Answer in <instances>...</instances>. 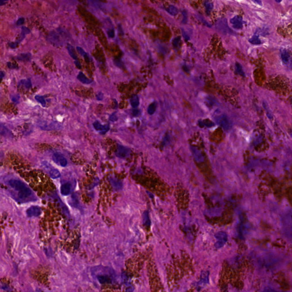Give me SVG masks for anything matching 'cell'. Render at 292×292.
Instances as JSON below:
<instances>
[{"label":"cell","mask_w":292,"mask_h":292,"mask_svg":"<svg viewBox=\"0 0 292 292\" xmlns=\"http://www.w3.org/2000/svg\"><path fill=\"white\" fill-rule=\"evenodd\" d=\"M35 99L36 100V101L38 102H39L40 104H41V105L43 107H45L46 106V101L45 99H44V98L42 96H39V95H36L35 96Z\"/></svg>","instance_id":"27"},{"label":"cell","mask_w":292,"mask_h":292,"mask_svg":"<svg viewBox=\"0 0 292 292\" xmlns=\"http://www.w3.org/2000/svg\"><path fill=\"white\" fill-rule=\"evenodd\" d=\"M216 238L218 240V241L216 242L215 246L217 248H220L222 247L224 245L225 242L227 241V236H226L225 234L220 232L216 235Z\"/></svg>","instance_id":"10"},{"label":"cell","mask_w":292,"mask_h":292,"mask_svg":"<svg viewBox=\"0 0 292 292\" xmlns=\"http://www.w3.org/2000/svg\"><path fill=\"white\" fill-rule=\"evenodd\" d=\"M7 65H8V67H9V68H10V69H17L18 68V66L17 65H13V64H12L10 62H8V64H7Z\"/></svg>","instance_id":"38"},{"label":"cell","mask_w":292,"mask_h":292,"mask_svg":"<svg viewBox=\"0 0 292 292\" xmlns=\"http://www.w3.org/2000/svg\"><path fill=\"white\" fill-rule=\"evenodd\" d=\"M262 292H277L276 291H275L273 289H271V288H267V289H264L263 291Z\"/></svg>","instance_id":"40"},{"label":"cell","mask_w":292,"mask_h":292,"mask_svg":"<svg viewBox=\"0 0 292 292\" xmlns=\"http://www.w3.org/2000/svg\"><path fill=\"white\" fill-rule=\"evenodd\" d=\"M30 33V30L29 28H26V27H22V29H21V34H20V36L19 37L18 39L16 41V43L17 44H19L25 37V36L29 33Z\"/></svg>","instance_id":"15"},{"label":"cell","mask_w":292,"mask_h":292,"mask_svg":"<svg viewBox=\"0 0 292 292\" xmlns=\"http://www.w3.org/2000/svg\"><path fill=\"white\" fill-rule=\"evenodd\" d=\"M19 98H20V96L19 95H14L11 96L12 101L14 103H18Z\"/></svg>","instance_id":"31"},{"label":"cell","mask_w":292,"mask_h":292,"mask_svg":"<svg viewBox=\"0 0 292 292\" xmlns=\"http://www.w3.org/2000/svg\"><path fill=\"white\" fill-rule=\"evenodd\" d=\"M280 53L282 60L284 62V63L285 64L289 63L291 61V56L289 54L288 52L286 49L282 48L280 50Z\"/></svg>","instance_id":"12"},{"label":"cell","mask_w":292,"mask_h":292,"mask_svg":"<svg viewBox=\"0 0 292 292\" xmlns=\"http://www.w3.org/2000/svg\"><path fill=\"white\" fill-rule=\"evenodd\" d=\"M110 120L112 122H115L118 120V117L116 115V112H114L110 116Z\"/></svg>","instance_id":"32"},{"label":"cell","mask_w":292,"mask_h":292,"mask_svg":"<svg viewBox=\"0 0 292 292\" xmlns=\"http://www.w3.org/2000/svg\"><path fill=\"white\" fill-rule=\"evenodd\" d=\"M74 63L75 65V66L78 67V69H81L82 66H81V65L80 63V62L78 61V60H76V61H75L74 62Z\"/></svg>","instance_id":"39"},{"label":"cell","mask_w":292,"mask_h":292,"mask_svg":"<svg viewBox=\"0 0 292 292\" xmlns=\"http://www.w3.org/2000/svg\"><path fill=\"white\" fill-rule=\"evenodd\" d=\"M249 42L251 43H252L253 45H260L261 43V41L260 40V39L259 38L258 36L257 35H256V34H255L253 36H252L251 39H249Z\"/></svg>","instance_id":"23"},{"label":"cell","mask_w":292,"mask_h":292,"mask_svg":"<svg viewBox=\"0 0 292 292\" xmlns=\"http://www.w3.org/2000/svg\"><path fill=\"white\" fill-rule=\"evenodd\" d=\"M42 167H43L45 170L47 172V173L49 174V175L52 179H56L59 178L61 176V174H60L59 171L57 169L54 168L52 165H50L48 162L44 161L42 162Z\"/></svg>","instance_id":"3"},{"label":"cell","mask_w":292,"mask_h":292,"mask_svg":"<svg viewBox=\"0 0 292 292\" xmlns=\"http://www.w3.org/2000/svg\"><path fill=\"white\" fill-rule=\"evenodd\" d=\"M183 23H186L187 21V14L185 10L183 11Z\"/></svg>","instance_id":"34"},{"label":"cell","mask_w":292,"mask_h":292,"mask_svg":"<svg viewBox=\"0 0 292 292\" xmlns=\"http://www.w3.org/2000/svg\"><path fill=\"white\" fill-rule=\"evenodd\" d=\"M58 33L55 32H51L48 36V40L56 46H60L63 44L61 37L63 38L65 36V32L62 29H58Z\"/></svg>","instance_id":"2"},{"label":"cell","mask_w":292,"mask_h":292,"mask_svg":"<svg viewBox=\"0 0 292 292\" xmlns=\"http://www.w3.org/2000/svg\"><path fill=\"white\" fill-rule=\"evenodd\" d=\"M72 189V184L67 182L63 184L61 187V193L63 196H67L70 194Z\"/></svg>","instance_id":"11"},{"label":"cell","mask_w":292,"mask_h":292,"mask_svg":"<svg viewBox=\"0 0 292 292\" xmlns=\"http://www.w3.org/2000/svg\"><path fill=\"white\" fill-rule=\"evenodd\" d=\"M38 126L44 130H52L59 129L61 126L58 123L56 122H50L48 123L46 122L41 121L38 123Z\"/></svg>","instance_id":"6"},{"label":"cell","mask_w":292,"mask_h":292,"mask_svg":"<svg viewBox=\"0 0 292 292\" xmlns=\"http://www.w3.org/2000/svg\"><path fill=\"white\" fill-rule=\"evenodd\" d=\"M216 121L222 127L227 128L229 126L228 119L227 117L225 115H222L220 117H218Z\"/></svg>","instance_id":"14"},{"label":"cell","mask_w":292,"mask_h":292,"mask_svg":"<svg viewBox=\"0 0 292 292\" xmlns=\"http://www.w3.org/2000/svg\"><path fill=\"white\" fill-rule=\"evenodd\" d=\"M166 10L172 16H176L178 13V9L174 5H170Z\"/></svg>","instance_id":"22"},{"label":"cell","mask_w":292,"mask_h":292,"mask_svg":"<svg viewBox=\"0 0 292 292\" xmlns=\"http://www.w3.org/2000/svg\"><path fill=\"white\" fill-rule=\"evenodd\" d=\"M103 94L102 92H100L96 95V99L98 101H102L103 99Z\"/></svg>","instance_id":"36"},{"label":"cell","mask_w":292,"mask_h":292,"mask_svg":"<svg viewBox=\"0 0 292 292\" xmlns=\"http://www.w3.org/2000/svg\"><path fill=\"white\" fill-rule=\"evenodd\" d=\"M156 103L155 102L152 103L148 107V113L150 115H152L154 114V112L156 111Z\"/></svg>","instance_id":"24"},{"label":"cell","mask_w":292,"mask_h":292,"mask_svg":"<svg viewBox=\"0 0 292 292\" xmlns=\"http://www.w3.org/2000/svg\"><path fill=\"white\" fill-rule=\"evenodd\" d=\"M113 62H114V65L116 66H117V67H118L119 68H121V69L124 68L123 63L122 62V61H121V59H119V58H115V59H114Z\"/></svg>","instance_id":"26"},{"label":"cell","mask_w":292,"mask_h":292,"mask_svg":"<svg viewBox=\"0 0 292 292\" xmlns=\"http://www.w3.org/2000/svg\"><path fill=\"white\" fill-rule=\"evenodd\" d=\"M132 114L134 116H137L139 114V111L138 110H134L132 111Z\"/></svg>","instance_id":"42"},{"label":"cell","mask_w":292,"mask_h":292,"mask_svg":"<svg viewBox=\"0 0 292 292\" xmlns=\"http://www.w3.org/2000/svg\"><path fill=\"white\" fill-rule=\"evenodd\" d=\"M180 41V36L176 37L174 39V40L172 41V45H173V46L175 48H177L179 46V43Z\"/></svg>","instance_id":"30"},{"label":"cell","mask_w":292,"mask_h":292,"mask_svg":"<svg viewBox=\"0 0 292 292\" xmlns=\"http://www.w3.org/2000/svg\"><path fill=\"white\" fill-rule=\"evenodd\" d=\"M4 75H5V74H4V73H3V72H1V77H0V78H1V81L2 80V78H3Z\"/></svg>","instance_id":"43"},{"label":"cell","mask_w":292,"mask_h":292,"mask_svg":"<svg viewBox=\"0 0 292 292\" xmlns=\"http://www.w3.org/2000/svg\"><path fill=\"white\" fill-rule=\"evenodd\" d=\"M93 126L96 130L100 131L102 134L106 133L110 129L109 125H102L98 121H95L93 123Z\"/></svg>","instance_id":"9"},{"label":"cell","mask_w":292,"mask_h":292,"mask_svg":"<svg viewBox=\"0 0 292 292\" xmlns=\"http://www.w3.org/2000/svg\"><path fill=\"white\" fill-rule=\"evenodd\" d=\"M129 153V150L127 148H126L122 146H118V150L116 152V155L119 157L124 158L128 155Z\"/></svg>","instance_id":"13"},{"label":"cell","mask_w":292,"mask_h":292,"mask_svg":"<svg viewBox=\"0 0 292 292\" xmlns=\"http://www.w3.org/2000/svg\"><path fill=\"white\" fill-rule=\"evenodd\" d=\"M236 72L238 73V74H239L240 75H241L242 76H245V73H244L243 70H242V66H241V65L239 63H236Z\"/></svg>","instance_id":"29"},{"label":"cell","mask_w":292,"mask_h":292,"mask_svg":"<svg viewBox=\"0 0 292 292\" xmlns=\"http://www.w3.org/2000/svg\"><path fill=\"white\" fill-rule=\"evenodd\" d=\"M182 31H183V36H184V38H185V39H186L187 41L189 40V36L187 35V34H186V33H185V32H184V31L183 30H182Z\"/></svg>","instance_id":"41"},{"label":"cell","mask_w":292,"mask_h":292,"mask_svg":"<svg viewBox=\"0 0 292 292\" xmlns=\"http://www.w3.org/2000/svg\"><path fill=\"white\" fill-rule=\"evenodd\" d=\"M230 22L232 26L236 29H241L243 26L244 22L242 18L240 16H235L234 17L231 18Z\"/></svg>","instance_id":"8"},{"label":"cell","mask_w":292,"mask_h":292,"mask_svg":"<svg viewBox=\"0 0 292 292\" xmlns=\"http://www.w3.org/2000/svg\"><path fill=\"white\" fill-rule=\"evenodd\" d=\"M19 85H23L26 89H30L32 86V84L31 82L30 79H22L19 81Z\"/></svg>","instance_id":"19"},{"label":"cell","mask_w":292,"mask_h":292,"mask_svg":"<svg viewBox=\"0 0 292 292\" xmlns=\"http://www.w3.org/2000/svg\"><path fill=\"white\" fill-rule=\"evenodd\" d=\"M107 35H108V36L110 38H114L115 36V30L113 29L109 30L107 31Z\"/></svg>","instance_id":"33"},{"label":"cell","mask_w":292,"mask_h":292,"mask_svg":"<svg viewBox=\"0 0 292 292\" xmlns=\"http://www.w3.org/2000/svg\"><path fill=\"white\" fill-rule=\"evenodd\" d=\"M255 2H256V3H258L259 5H262V3H261V1H256Z\"/></svg>","instance_id":"44"},{"label":"cell","mask_w":292,"mask_h":292,"mask_svg":"<svg viewBox=\"0 0 292 292\" xmlns=\"http://www.w3.org/2000/svg\"><path fill=\"white\" fill-rule=\"evenodd\" d=\"M52 159L53 161L58 165L61 167H66L67 164V159L64 157V156L59 152H55L53 155Z\"/></svg>","instance_id":"5"},{"label":"cell","mask_w":292,"mask_h":292,"mask_svg":"<svg viewBox=\"0 0 292 292\" xmlns=\"http://www.w3.org/2000/svg\"><path fill=\"white\" fill-rule=\"evenodd\" d=\"M24 21H25L24 18H19L18 20L17 21V22H16V24L17 25H22V24L23 23Z\"/></svg>","instance_id":"37"},{"label":"cell","mask_w":292,"mask_h":292,"mask_svg":"<svg viewBox=\"0 0 292 292\" xmlns=\"http://www.w3.org/2000/svg\"><path fill=\"white\" fill-rule=\"evenodd\" d=\"M9 46L10 48H11L12 49H16L18 46V44L16 42H9Z\"/></svg>","instance_id":"35"},{"label":"cell","mask_w":292,"mask_h":292,"mask_svg":"<svg viewBox=\"0 0 292 292\" xmlns=\"http://www.w3.org/2000/svg\"><path fill=\"white\" fill-rule=\"evenodd\" d=\"M216 28L222 33H231L233 32L229 28L227 20L224 18H221V19H218V21L216 22Z\"/></svg>","instance_id":"4"},{"label":"cell","mask_w":292,"mask_h":292,"mask_svg":"<svg viewBox=\"0 0 292 292\" xmlns=\"http://www.w3.org/2000/svg\"><path fill=\"white\" fill-rule=\"evenodd\" d=\"M204 5H205V7L206 9L207 13L208 14H209L211 10L213 9V3L210 2H208V1H205L204 2Z\"/></svg>","instance_id":"25"},{"label":"cell","mask_w":292,"mask_h":292,"mask_svg":"<svg viewBox=\"0 0 292 292\" xmlns=\"http://www.w3.org/2000/svg\"><path fill=\"white\" fill-rule=\"evenodd\" d=\"M16 59L20 61H29L32 59V55L30 53H22L17 55Z\"/></svg>","instance_id":"17"},{"label":"cell","mask_w":292,"mask_h":292,"mask_svg":"<svg viewBox=\"0 0 292 292\" xmlns=\"http://www.w3.org/2000/svg\"><path fill=\"white\" fill-rule=\"evenodd\" d=\"M77 78L80 82L84 84H90L92 82V80L87 78L82 72H79L77 76Z\"/></svg>","instance_id":"16"},{"label":"cell","mask_w":292,"mask_h":292,"mask_svg":"<svg viewBox=\"0 0 292 292\" xmlns=\"http://www.w3.org/2000/svg\"><path fill=\"white\" fill-rule=\"evenodd\" d=\"M111 183L115 188L119 189L122 187V183L119 181H118L114 179H111Z\"/></svg>","instance_id":"28"},{"label":"cell","mask_w":292,"mask_h":292,"mask_svg":"<svg viewBox=\"0 0 292 292\" xmlns=\"http://www.w3.org/2000/svg\"><path fill=\"white\" fill-rule=\"evenodd\" d=\"M41 209L38 206H32L26 210V214L29 217H38L41 215Z\"/></svg>","instance_id":"7"},{"label":"cell","mask_w":292,"mask_h":292,"mask_svg":"<svg viewBox=\"0 0 292 292\" xmlns=\"http://www.w3.org/2000/svg\"><path fill=\"white\" fill-rule=\"evenodd\" d=\"M6 2V1H1V5H3L4 3H5Z\"/></svg>","instance_id":"45"},{"label":"cell","mask_w":292,"mask_h":292,"mask_svg":"<svg viewBox=\"0 0 292 292\" xmlns=\"http://www.w3.org/2000/svg\"><path fill=\"white\" fill-rule=\"evenodd\" d=\"M130 103L133 108H136L139 105V97L136 95H132L130 99Z\"/></svg>","instance_id":"18"},{"label":"cell","mask_w":292,"mask_h":292,"mask_svg":"<svg viewBox=\"0 0 292 292\" xmlns=\"http://www.w3.org/2000/svg\"><path fill=\"white\" fill-rule=\"evenodd\" d=\"M9 185L18 192V196L21 199H25L32 195L31 189L22 181L18 179H11L9 181Z\"/></svg>","instance_id":"1"},{"label":"cell","mask_w":292,"mask_h":292,"mask_svg":"<svg viewBox=\"0 0 292 292\" xmlns=\"http://www.w3.org/2000/svg\"><path fill=\"white\" fill-rule=\"evenodd\" d=\"M76 50H78V52H79V53L82 56H83L84 57V58L85 59V60H86V62H90V57H89V55L87 54V53L85 52V50H84L82 48H81V47H77V48H76Z\"/></svg>","instance_id":"20"},{"label":"cell","mask_w":292,"mask_h":292,"mask_svg":"<svg viewBox=\"0 0 292 292\" xmlns=\"http://www.w3.org/2000/svg\"><path fill=\"white\" fill-rule=\"evenodd\" d=\"M67 50H68L69 54L72 56V58L75 59V61L78 60V57L75 53L74 48H73V46H72L70 44H67Z\"/></svg>","instance_id":"21"}]
</instances>
